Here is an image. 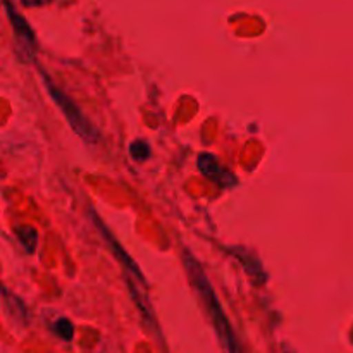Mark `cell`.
Returning a JSON list of instances; mask_svg holds the SVG:
<instances>
[{
    "label": "cell",
    "instance_id": "obj_8",
    "mask_svg": "<svg viewBox=\"0 0 353 353\" xmlns=\"http://www.w3.org/2000/svg\"><path fill=\"white\" fill-rule=\"evenodd\" d=\"M2 293H3V305H6L7 312H9L14 319H17L19 323H23L24 326H26V324L30 323V310H28L26 303H24L19 296L12 295V293L7 290L6 285L2 286Z\"/></svg>",
    "mask_w": 353,
    "mask_h": 353
},
{
    "label": "cell",
    "instance_id": "obj_11",
    "mask_svg": "<svg viewBox=\"0 0 353 353\" xmlns=\"http://www.w3.org/2000/svg\"><path fill=\"white\" fill-rule=\"evenodd\" d=\"M130 155L133 157V161L137 162H145L150 159L152 155V147L147 140H134L130 145Z\"/></svg>",
    "mask_w": 353,
    "mask_h": 353
},
{
    "label": "cell",
    "instance_id": "obj_9",
    "mask_svg": "<svg viewBox=\"0 0 353 353\" xmlns=\"http://www.w3.org/2000/svg\"><path fill=\"white\" fill-rule=\"evenodd\" d=\"M14 234L19 240L21 247L24 248L28 255L34 254L38 247V231L33 226H16L14 228Z\"/></svg>",
    "mask_w": 353,
    "mask_h": 353
},
{
    "label": "cell",
    "instance_id": "obj_4",
    "mask_svg": "<svg viewBox=\"0 0 353 353\" xmlns=\"http://www.w3.org/2000/svg\"><path fill=\"white\" fill-rule=\"evenodd\" d=\"M90 219H92V223L95 224V228L99 230L100 236L105 240L107 247L110 248V252H112V255L116 257V261L119 262L121 268H123V271H126V276H130V278H133L134 281L140 283L141 286H147V279H145L143 272L140 271V265L137 264V262L131 259V255L128 254L126 250H124L123 245L119 243V240H117L116 236H114L112 231L109 230V226H107L105 223L102 221V217L99 216V212H95L93 209H90Z\"/></svg>",
    "mask_w": 353,
    "mask_h": 353
},
{
    "label": "cell",
    "instance_id": "obj_7",
    "mask_svg": "<svg viewBox=\"0 0 353 353\" xmlns=\"http://www.w3.org/2000/svg\"><path fill=\"white\" fill-rule=\"evenodd\" d=\"M126 281H128V290H130V293H131V299H133V302H134V305H137L138 312H140L141 319H143L145 323L148 324V326L154 327V330L157 331L159 336H161V331H159V324H157V321H155L154 310H152L150 303H148V300H147V296H145L143 293H140V290H138V285H134V281L130 278V276H126Z\"/></svg>",
    "mask_w": 353,
    "mask_h": 353
},
{
    "label": "cell",
    "instance_id": "obj_12",
    "mask_svg": "<svg viewBox=\"0 0 353 353\" xmlns=\"http://www.w3.org/2000/svg\"><path fill=\"white\" fill-rule=\"evenodd\" d=\"M24 7H43L52 3V0H21Z\"/></svg>",
    "mask_w": 353,
    "mask_h": 353
},
{
    "label": "cell",
    "instance_id": "obj_2",
    "mask_svg": "<svg viewBox=\"0 0 353 353\" xmlns=\"http://www.w3.org/2000/svg\"><path fill=\"white\" fill-rule=\"evenodd\" d=\"M38 72H40L41 83H43L48 97L54 100V103L59 107V110L64 114L65 121H68L69 126L72 128V131H74L81 140H85L86 143H99L100 141L99 130H97L95 124H93L85 114H83V110L79 109L78 103H76L68 93L62 92L61 86L50 78V74H48L45 69L38 68Z\"/></svg>",
    "mask_w": 353,
    "mask_h": 353
},
{
    "label": "cell",
    "instance_id": "obj_5",
    "mask_svg": "<svg viewBox=\"0 0 353 353\" xmlns=\"http://www.w3.org/2000/svg\"><path fill=\"white\" fill-rule=\"evenodd\" d=\"M196 168L199 171L205 176L209 181L216 183L219 188H233L238 183L236 176L219 161L214 154H209V152H203V154L199 155L196 159Z\"/></svg>",
    "mask_w": 353,
    "mask_h": 353
},
{
    "label": "cell",
    "instance_id": "obj_6",
    "mask_svg": "<svg viewBox=\"0 0 353 353\" xmlns=\"http://www.w3.org/2000/svg\"><path fill=\"white\" fill-rule=\"evenodd\" d=\"M231 254L234 255V259H238L241 265H243L245 272L248 274V278L252 279L255 286H262L265 281H268V274H265L264 268H262V262L259 261L255 255H252L247 248L234 247L231 248Z\"/></svg>",
    "mask_w": 353,
    "mask_h": 353
},
{
    "label": "cell",
    "instance_id": "obj_3",
    "mask_svg": "<svg viewBox=\"0 0 353 353\" xmlns=\"http://www.w3.org/2000/svg\"><path fill=\"white\" fill-rule=\"evenodd\" d=\"M3 9H6L7 19H9L10 28H12L17 57L23 62H33L38 52L34 30L31 28V24L28 23L26 17L14 7V3L10 2V0H3Z\"/></svg>",
    "mask_w": 353,
    "mask_h": 353
},
{
    "label": "cell",
    "instance_id": "obj_10",
    "mask_svg": "<svg viewBox=\"0 0 353 353\" xmlns=\"http://www.w3.org/2000/svg\"><path fill=\"white\" fill-rule=\"evenodd\" d=\"M52 331L57 338H61L62 341L69 343L74 338V324L68 319V317H59L54 324H52Z\"/></svg>",
    "mask_w": 353,
    "mask_h": 353
},
{
    "label": "cell",
    "instance_id": "obj_1",
    "mask_svg": "<svg viewBox=\"0 0 353 353\" xmlns=\"http://www.w3.org/2000/svg\"><path fill=\"white\" fill-rule=\"evenodd\" d=\"M183 265H185V271L188 274L190 283H192L193 288L196 290L200 296V302L205 307V312L209 316L210 323H212L214 331H216L217 338L223 343V347L228 352H241L240 340H238L236 333H234L233 326H231V321L228 319L226 312H224L223 305H221V300L217 299V293L214 290L212 283H210L209 276L203 271L202 264L195 259V255L188 250H183Z\"/></svg>",
    "mask_w": 353,
    "mask_h": 353
}]
</instances>
